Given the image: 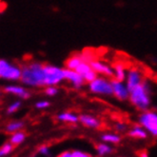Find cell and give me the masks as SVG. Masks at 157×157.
I'll use <instances>...</instances> for the list:
<instances>
[{
    "label": "cell",
    "instance_id": "cell-1",
    "mask_svg": "<svg viewBox=\"0 0 157 157\" xmlns=\"http://www.w3.org/2000/svg\"><path fill=\"white\" fill-rule=\"evenodd\" d=\"M20 81L28 87H44V64L36 61L26 64L22 67V75Z\"/></svg>",
    "mask_w": 157,
    "mask_h": 157
},
{
    "label": "cell",
    "instance_id": "cell-2",
    "mask_svg": "<svg viewBox=\"0 0 157 157\" xmlns=\"http://www.w3.org/2000/svg\"><path fill=\"white\" fill-rule=\"evenodd\" d=\"M131 103L139 110H147L151 104V83L144 79L140 85L130 91Z\"/></svg>",
    "mask_w": 157,
    "mask_h": 157
},
{
    "label": "cell",
    "instance_id": "cell-3",
    "mask_svg": "<svg viewBox=\"0 0 157 157\" xmlns=\"http://www.w3.org/2000/svg\"><path fill=\"white\" fill-rule=\"evenodd\" d=\"M22 68L9 62L7 59H0V77L8 81H20Z\"/></svg>",
    "mask_w": 157,
    "mask_h": 157
},
{
    "label": "cell",
    "instance_id": "cell-4",
    "mask_svg": "<svg viewBox=\"0 0 157 157\" xmlns=\"http://www.w3.org/2000/svg\"><path fill=\"white\" fill-rule=\"evenodd\" d=\"M45 86H56L65 80L64 69L52 64H44Z\"/></svg>",
    "mask_w": 157,
    "mask_h": 157
},
{
    "label": "cell",
    "instance_id": "cell-5",
    "mask_svg": "<svg viewBox=\"0 0 157 157\" xmlns=\"http://www.w3.org/2000/svg\"><path fill=\"white\" fill-rule=\"evenodd\" d=\"M89 90L92 94L99 95H113L112 80H109L107 77L103 76H97L94 81L90 82Z\"/></svg>",
    "mask_w": 157,
    "mask_h": 157
},
{
    "label": "cell",
    "instance_id": "cell-6",
    "mask_svg": "<svg viewBox=\"0 0 157 157\" xmlns=\"http://www.w3.org/2000/svg\"><path fill=\"white\" fill-rule=\"evenodd\" d=\"M141 125L151 135L157 137V113L152 110H145L138 118Z\"/></svg>",
    "mask_w": 157,
    "mask_h": 157
},
{
    "label": "cell",
    "instance_id": "cell-7",
    "mask_svg": "<svg viewBox=\"0 0 157 157\" xmlns=\"http://www.w3.org/2000/svg\"><path fill=\"white\" fill-rule=\"evenodd\" d=\"M144 81L143 72L138 68H130L127 71V78H126V84L130 91L134 89L136 86L140 85Z\"/></svg>",
    "mask_w": 157,
    "mask_h": 157
},
{
    "label": "cell",
    "instance_id": "cell-8",
    "mask_svg": "<svg viewBox=\"0 0 157 157\" xmlns=\"http://www.w3.org/2000/svg\"><path fill=\"white\" fill-rule=\"evenodd\" d=\"M112 85L113 90V95L119 100H127L130 98V90L125 81H119L116 79L112 80Z\"/></svg>",
    "mask_w": 157,
    "mask_h": 157
},
{
    "label": "cell",
    "instance_id": "cell-9",
    "mask_svg": "<svg viewBox=\"0 0 157 157\" xmlns=\"http://www.w3.org/2000/svg\"><path fill=\"white\" fill-rule=\"evenodd\" d=\"M64 73H65V80L69 81L75 90L81 89L82 86L84 85V83L86 82L84 77L75 70L64 69Z\"/></svg>",
    "mask_w": 157,
    "mask_h": 157
},
{
    "label": "cell",
    "instance_id": "cell-10",
    "mask_svg": "<svg viewBox=\"0 0 157 157\" xmlns=\"http://www.w3.org/2000/svg\"><path fill=\"white\" fill-rule=\"evenodd\" d=\"M90 64L91 68L94 69L97 73H99V75H103L106 77H113V75H114L113 68L112 66H109V64L96 60V59L92 60Z\"/></svg>",
    "mask_w": 157,
    "mask_h": 157
},
{
    "label": "cell",
    "instance_id": "cell-11",
    "mask_svg": "<svg viewBox=\"0 0 157 157\" xmlns=\"http://www.w3.org/2000/svg\"><path fill=\"white\" fill-rule=\"evenodd\" d=\"M75 71H78L80 75L84 77L85 81L88 83L94 81L97 77V75H98V73L91 68L90 64L86 61H83Z\"/></svg>",
    "mask_w": 157,
    "mask_h": 157
},
{
    "label": "cell",
    "instance_id": "cell-12",
    "mask_svg": "<svg viewBox=\"0 0 157 157\" xmlns=\"http://www.w3.org/2000/svg\"><path fill=\"white\" fill-rule=\"evenodd\" d=\"M4 91L6 94L16 95L22 99H28L31 96L30 91L19 85H7L4 87Z\"/></svg>",
    "mask_w": 157,
    "mask_h": 157
},
{
    "label": "cell",
    "instance_id": "cell-13",
    "mask_svg": "<svg viewBox=\"0 0 157 157\" xmlns=\"http://www.w3.org/2000/svg\"><path fill=\"white\" fill-rule=\"evenodd\" d=\"M79 121L86 127H89V128H97L99 126H100V121L91 115H89V114H82L79 116Z\"/></svg>",
    "mask_w": 157,
    "mask_h": 157
},
{
    "label": "cell",
    "instance_id": "cell-14",
    "mask_svg": "<svg viewBox=\"0 0 157 157\" xmlns=\"http://www.w3.org/2000/svg\"><path fill=\"white\" fill-rule=\"evenodd\" d=\"M83 61H84V60H83L81 54H73L66 60V62H65L66 69L75 70V71L77 69V67L80 65Z\"/></svg>",
    "mask_w": 157,
    "mask_h": 157
},
{
    "label": "cell",
    "instance_id": "cell-15",
    "mask_svg": "<svg viewBox=\"0 0 157 157\" xmlns=\"http://www.w3.org/2000/svg\"><path fill=\"white\" fill-rule=\"evenodd\" d=\"M113 71H114V75L113 79L119 80V81H126L127 78V71L125 66L121 63H117L113 66Z\"/></svg>",
    "mask_w": 157,
    "mask_h": 157
},
{
    "label": "cell",
    "instance_id": "cell-16",
    "mask_svg": "<svg viewBox=\"0 0 157 157\" xmlns=\"http://www.w3.org/2000/svg\"><path fill=\"white\" fill-rule=\"evenodd\" d=\"M128 135L133 138H139V139H145L147 136V132L141 125L134 126L132 130L128 132Z\"/></svg>",
    "mask_w": 157,
    "mask_h": 157
},
{
    "label": "cell",
    "instance_id": "cell-17",
    "mask_svg": "<svg viewBox=\"0 0 157 157\" xmlns=\"http://www.w3.org/2000/svg\"><path fill=\"white\" fill-rule=\"evenodd\" d=\"M57 119L59 121H63V122L76 123L79 121V116L72 113H62L57 115Z\"/></svg>",
    "mask_w": 157,
    "mask_h": 157
},
{
    "label": "cell",
    "instance_id": "cell-18",
    "mask_svg": "<svg viewBox=\"0 0 157 157\" xmlns=\"http://www.w3.org/2000/svg\"><path fill=\"white\" fill-rule=\"evenodd\" d=\"M24 127V122L22 121H13V122H10L7 126H6V132H18L19 130Z\"/></svg>",
    "mask_w": 157,
    "mask_h": 157
},
{
    "label": "cell",
    "instance_id": "cell-19",
    "mask_svg": "<svg viewBox=\"0 0 157 157\" xmlns=\"http://www.w3.org/2000/svg\"><path fill=\"white\" fill-rule=\"evenodd\" d=\"M26 138V134L23 132H13V134L11 136L10 142L13 145H19L21 144Z\"/></svg>",
    "mask_w": 157,
    "mask_h": 157
},
{
    "label": "cell",
    "instance_id": "cell-20",
    "mask_svg": "<svg viewBox=\"0 0 157 157\" xmlns=\"http://www.w3.org/2000/svg\"><path fill=\"white\" fill-rule=\"evenodd\" d=\"M96 150L98 151V154L99 155H106V154H109L112 152L113 149L110 147L109 146H108L107 144H104V143H101V144H98L97 145V147Z\"/></svg>",
    "mask_w": 157,
    "mask_h": 157
},
{
    "label": "cell",
    "instance_id": "cell-21",
    "mask_svg": "<svg viewBox=\"0 0 157 157\" xmlns=\"http://www.w3.org/2000/svg\"><path fill=\"white\" fill-rule=\"evenodd\" d=\"M102 140L104 142H110V143H118L120 142V137L114 133H107L102 136Z\"/></svg>",
    "mask_w": 157,
    "mask_h": 157
},
{
    "label": "cell",
    "instance_id": "cell-22",
    "mask_svg": "<svg viewBox=\"0 0 157 157\" xmlns=\"http://www.w3.org/2000/svg\"><path fill=\"white\" fill-rule=\"evenodd\" d=\"M13 150V144H12L11 142L10 143H5L1 147V149H0V156L8 155L9 153L12 152Z\"/></svg>",
    "mask_w": 157,
    "mask_h": 157
},
{
    "label": "cell",
    "instance_id": "cell-23",
    "mask_svg": "<svg viewBox=\"0 0 157 157\" xmlns=\"http://www.w3.org/2000/svg\"><path fill=\"white\" fill-rule=\"evenodd\" d=\"M20 107H21V102H20V101H15V102L12 103L10 106L8 107V109H7V113H9V114L13 113Z\"/></svg>",
    "mask_w": 157,
    "mask_h": 157
},
{
    "label": "cell",
    "instance_id": "cell-24",
    "mask_svg": "<svg viewBox=\"0 0 157 157\" xmlns=\"http://www.w3.org/2000/svg\"><path fill=\"white\" fill-rule=\"evenodd\" d=\"M58 92V89L55 86H48L45 89V94L48 96H54L56 95Z\"/></svg>",
    "mask_w": 157,
    "mask_h": 157
},
{
    "label": "cell",
    "instance_id": "cell-25",
    "mask_svg": "<svg viewBox=\"0 0 157 157\" xmlns=\"http://www.w3.org/2000/svg\"><path fill=\"white\" fill-rule=\"evenodd\" d=\"M50 102L47 100H41L38 101L37 103H35V108L38 109H47L50 107Z\"/></svg>",
    "mask_w": 157,
    "mask_h": 157
},
{
    "label": "cell",
    "instance_id": "cell-26",
    "mask_svg": "<svg viewBox=\"0 0 157 157\" xmlns=\"http://www.w3.org/2000/svg\"><path fill=\"white\" fill-rule=\"evenodd\" d=\"M71 152H72V157H90V154L83 152L81 151H73Z\"/></svg>",
    "mask_w": 157,
    "mask_h": 157
},
{
    "label": "cell",
    "instance_id": "cell-27",
    "mask_svg": "<svg viewBox=\"0 0 157 157\" xmlns=\"http://www.w3.org/2000/svg\"><path fill=\"white\" fill-rule=\"evenodd\" d=\"M38 151H39L40 154L45 155V156H49L50 155V150H49V147L47 146H42V147H40Z\"/></svg>",
    "mask_w": 157,
    "mask_h": 157
},
{
    "label": "cell",
    "instance_id": "cell-28",
    "mask_svg": "<svg viewBox=\"0 0 157 157\" xmlns=\"http://www.w3.org/2000/svg\"><path fill=\"white\" fill-rule=\"evenodd\" d=\"M116 128H117L118 131H120V132H123V131H125V130H126L127 127H126V125H125V124L118 123V124L116 125Z\"/></svg>",
    "mask_w": 157,
    "mask_h": 157
},
{
    "label": "cell",
    "instance_id": "cell-29",
    "mask_svg": "<svg viewBox=\"0 0 157 157\" xmlns=\"http://www.w3.org/2000/svg\"><path fill=\"white\" fill-rule=\"evenodd\" d=\"M58 157H72V152H71V151H65V152L61 153Z\"/></svg>",
    "mask_w": 157,
    "mask_h": 157
},
{
    "label": "cell",
    "instance_id": "cell-30",
    "mask_svg": "<svg viewBox=\"0 0 157 157\" xmlns=\"http://www.w3.org/2000/svg\"><path fill=\"white\" fill-rule=\"evenodd\" d=\"M140 157H149V156H147V153L146 151H144L140 154Z\"/></svg>",
    "mask_w": 157,
    "mask_h": 157
}]
</instances>
